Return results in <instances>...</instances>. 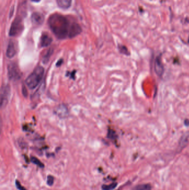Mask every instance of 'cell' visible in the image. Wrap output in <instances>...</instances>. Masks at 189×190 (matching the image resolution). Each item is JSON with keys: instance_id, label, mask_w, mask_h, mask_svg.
Segmentation results:
<instances>
[{"instance_id": "cell-26", "label": "cell", "mask_w": 189, "mask_h": 190, "mask_svg": "<svg viewBox=\"0 0 189 190\" xmlns=\"http://www.w3.org/2000/svg\"><path fill=\"white\" fill-rule=\"evenodd\" d=\"M188 42H189V38H188Z\"/></svg>"}, {"instance_id": "cell-1", "label": "cell", "mask_w": 189, "mask_h": 190, "mask_svg": "<svg viewBox=\"0 0 189 190\" xmlns=\"http://www.w3.org/2000/svg\"><path fill=\"white\" fill-rule=\"evenodd\" d=\"M48 24L52 32L60 40L74 38L82 32L78 23L59 13L52 14L48 19Z\"/></svg>"}, {"instance_id": "cell-5", "label": "cell", "mask_w": 189, "mask_h": 190, "mask_svg": "<svg viewBox=\"0 0 189 190\" xmlns=\"http://www.w3.org/2000/svg\"><path fill=\"white\" fill-rule=\"evenodd\" d=\"M11 87L8 84L2 86L1 90V106L5 107L8 102L11 96Z\"/></svg>"}, {"instance_id": "cell-15", "label": "cell", "mask_w": 189, "mask_h": 190, "mask_svg": "<svg viewBox=\"0 0 189 190\" xmlns=\"http://www.w3.org/2000/svg\"><path fill=\"white\" fill-rule=\"evenodd\" d=\"M118 50H119V52L122 54H125V55H127V56H129L130 52L129 51L128 49L127 48V47L124 46V45H118Z\"/></svg>"}, {"instance_id": "cell-14", "label": "cell", "mask_w": 189, "mask_h": 190, "mask_svg": "<svg viewBox=\"0 0 189 190\" xmlns=\"http://www.w3.org/2000/svg\"><path fill=\"white\" fill-rule=\"evenodd\" d=\"M151 186L150 184H141L136 186L134 190H151Z\"/></svg>"}, {"instance_id": "cell-17", "label": "cell", "mask_w": 189, "mask_h": 190, "mask_svg": "<svg viewBox=\"0 0 189 190\" xmlns=\"http://www.w3.org/2000/svg\"><path fill=\"white\" fill-rule=\"evenodd\" d=\"M31 161L33 163H34L35 165H36L37 166H38V167H41V168H43L44 167V165L41 161L39 160L37 158H35V157H31Z\"/></svg>"}, {"instance_id": "cell-6", "label": "cell", "mask_w": 189, "mask_h": 190, "mask_svg": "<svg viewBox=\"0 0 189 190\" xmlns=\"http://www.w3.org/2000/svg\"><path fill=\"white\" fill-rule=\"evenodd\" d=\"M154 71L158 76L161 77L163 76L165 69L162 64V54L157 56L154 61Z\"/></svg>"}, {"instance_id": "cell-3", "label": "cell", "mask_w": 189, "mask_h": 190, "mask_svg": "<svg viewBox=\"0 0 189 190\" xmlns=\"http://www.w3.org/2000/svg\"><path fill=\"white\" fill-rule=\"evenodd\" d=\"M24 16L17 15L12 23L9 31V35L11 37H17L21 34L24 29Z\"/></svg>"}, {"instance_id": "cell-9", "label": "cell", "mask_w": 189, "mask_h": 190, "mask_svg": "<svg viewBox=\"0 0 189 190\" xmlns=\"http://www.w3.org/2000/svg\"><path fill=\"white\" fill-rule=\"evenodd\" d=\"M53 39L47 33H42L40 38V46L41 47H48L52 44Z\"/></svg>"}, {"instance_id": "cell-20", "label": "cell", "mask_w": 189, "mask_h": 190, "mask_svg": "<svg viewBox=\"0 0 189 190\" xmlns=\"http://www.w3.org/2000/svg\"><path fill=\"white\" fill-rule=\"evenodd\" d=\"M15 184H16V186L17 188L19 190H26V189L21 185L20 182H19V181L16 180V182H15Z\"/></svg>"}, {"instance_id": "cell-4", "label": "cell", "mask_w": 189, "mask_h": 190, "mask_svg": "<svg viewBox=\"0 0 189 190\" xmlns=\"http://www.w3.org/2000/svg\"><path fill=\"white\" fill-rule=\"evenodd\" d=\"M8 79L12 81H16L21 79L22 72L19 66L15 63H10L7 66Z\"/></svg>"}, {"instance_id": "cell-21", "label": "cell", "mask_w": 189, "mask_h": 190, "mask_svg": "<svg viewBox=\"0 0 189 190\" xmlns=\"http://www.w3.org/2000/svg\"><path fill=\"white\" fill-rule=\"evenodd\" d=\"M22 94H23V95L25 97H27V96H28V91H27L26 87H25V86H24V85L22 86Z\"/></svg>"}, {"instance_id": "cell-2", "label": "cell", "mask_w": 189, "mask_h": 190, "mask_svg": "<svg viewBox=\"0 0 189 190\" xmlns=\"http://www.w3.org/2000/svg\"><path fill=\"white\" fill-rule=\"evenodd\" d=\"M44 70L42 66H38L36 67L32 72L28 76L25 83L28 87L33 90L40 84L42 79L43 78Z\"/></svg>"}, {"instance_id": "cell-8", "label": "cell", "mask_w": 189, "mask_h": 190, "mask_svg": "<svg viewBox=\"0 0 189 190\" xmlns=\"http://www.w3.org/2000/svg\"><path fill=\"white\" fill-rule=\"evenodd\" d=\"M17 54V49L16 44L12 40L9 42L6 50V56L9 58H12Z\"/></svg>"}, {"instance_id": "cell-22", "label": "cell", "mask_w": 189, "mask_h": 190, "mask_svg": "<svg viewBox=\"0 0 189 190\" xmlns=\"http://www.w3.org/2000/svg\"><path fill=\"white\" fill-rule=\"evenodd\" d=\"M63 63V60L62 59H61V60H59L58 61V63H57V66H60L61 65H62V64Z\"/></svg>"}, {"instance_id": "cell-11", "label": "cell", "mask_w": 189, "mask_h": 190, "mask_svg": "<svg viewBox=\"0 0 189 190\" xmlns=\"http://www.w3.org/2000/svg\"><path fill=\"white\" fill-rule=\"evenodd\" d=\"M189 133H187L184 134L182 136L179 142V146L178 148L180 150L183 149L185 147L187 146L188 144V140H189Z\"/></svg>"}, {"instance_id": "cell-10", "label": "cell", "mask_w": 189, "mask_h": 190, "mask_svg": "<svg viewBox=\"0 0 189 190\" xmlns=\"http://www.w3.org/2000/svg\"><path fill=\"white\" fill-rule=\"evenodd\" d=\"M72 0H56L57 5L62 9L67 10L70 7Z\"/></svg>"}, {"instance_id": "cell-24", "label": "cell", "mask_w": 189, "mask_h": 190, "mask_svg": "<svg viewBox=\"0 0 189 190\" xmlns=\"http://www.w3.org/2000/svg\"><path fill=\"white\" fill-rule=\"evenodd\" d=\"M31 1H32L33 2L38 3L40 2L41 0H31Z\"/></svg>"}, {"instance_id": "cell-18", "label": "cell", "mask_w": 189, "mask_h": 190, "mask_svg": "<svg viewBox=\"0 0 189 190\" xmlns=\"http://www.w3.org/2000/svg\"><path fill=\"white\" fill-rule=\"evenodd\" d=\"M107 137H108V138L111 139V140H115L116 138V133L113 130H109L108 131Z\"/></svg>"}, {"instance_id": "cell-7", "label": "cell", "mask_w": 189, "mask_h": 190, "mask_svg": "<svg viewBox=\"0 0 189 190\" xmlns=\"http://www.w3.org/2000/svg\"><path fill=\"white\" fill-rule=\"evenodd\" d=\"M44 17L43 14L38 12H35L31 15V21L32 24L36 26H40L43 24Z\"/></svg>"}, {"instance_id": "cell-19", "label": "cell", "mask_w": 189, "mask_h": 190, "mask_svg": "<svg viewBox=\"0 0 189 190\" xmlns=\"http://www.w3.org/2000/svg\"><path fill=\"white\" fill-rule=\"evenodd\" d=\"M47 183V185L50 186H52V185H53V183H54V177H53V176H52L51 175L48 176Z\"/></svg>"}, {"instance_id": "cell-13", "label": "cell", "mask_w": 189, "mask_h": 190, "mask_svg": "<svg viewBox=\"0 0 189 190\" xmlns=\"http://www.w3.org/2000/svg\"><path fill=\"white\" fill-rule=\"evenodd\" d=\"M53 50L51 48L49 49L48 50H47V51L46 52L45 54L43 55V59H42L43 63L47 64L48 63L49 59L51 57L52 54H53Z\"/></svg>"}, {"instance_id": "cell-25", "label": "cell", "mask_w": 189, "mask_h": 190, "mask_svg": "<svg viewBox=\"0 0 189 190\" xmlns=\"http://www.w3.org/2000/svg\"><path fill=\"white\" fill-rule=\"evenodd\" d=\"M74 74L75 73H73V72H72V73H70V77H72V78H73V77H74Z\"/></svg>"}, {"instance_id": "cell-16", "label": "cell", "mask_w": 189, "mask_h": 190, "mask_svg": "<svg viewBox=\"0 0 189 190\" xmlns=\"http://www.w3.org/2000/svg\"><path fill=\"white\" fill-rule=\"evenodd\" d=\"M118 184L116 182H113L109 185H103L102 186L103 190H113L116 188Z\"/></svg>"}, {"instance_id": "cell-12", "label": "cell", "mask_w": 189, "mask_h": 190, "mask_svg": "<svg viewBox=\"0 0 189 190\" xmlns=\"http://www.w3.org/2000/svg\"><path fill=\"white\" fill-rule=\"evenodd\" d=\"M57 114L61 117L66 116L68 114L67 109L66 108V107L64 105H61L58 107L57 109Z\"/></svg>"}, {"instance_id": "cell-23", "label": "cell", "mask_w": 189, "mask_h": 190, "mask_svg": "<svg viewBox=\"0 0 189 190\" xmlns=\"http://www.w3.org/2000/svg\"><path fill=\"white\" fill-rule=\"evenodd\" d=\"M14 8H12L11 9V12H10V18H11V17L12 16V15H13V13H14Z\"/></svg>"}]
</instances>
